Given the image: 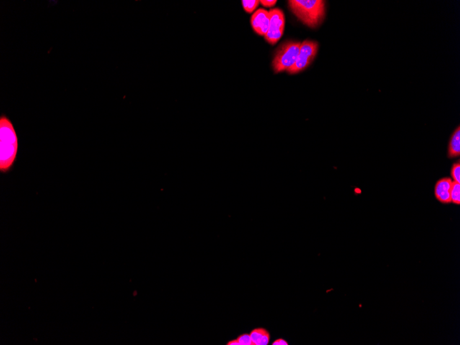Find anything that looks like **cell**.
I'll return each instance as SVG.
<instances>
[{
    "instance_id": "30bf717a",
    "label": "cell",
    "mask_w": 460,
    "mask_h": 345,
    "mask_svg": "<svg viewBox=\"0 0 460 345\" xmlns=\"http://www.w3.org/2000/svg\"><path fill=\"white\" fill-rule=\"evenodd\" d=\"M451 201L456 205L460 204V184L453 181L451 191Z\"/></svg>"
},
{
    "instance_id": "6da1fadb",
    "label": "cell",
    "mask_w": 460,
    "mask_h": 345,
    "mask_svg": "<svg viewBox=\"0 0 460 345\" xmlns=\"http://www.w3.org/2000/svg\"><path fill=\"white\" fill-rule=\"evenodd\" d=\"M18 139L14 125L8 117L0 118V172L6 173L17 157Z\"/></svg>"
},
{
    "instance_id": "7c38bea8",
    "label": "cell",
    "mask_w": 460,
    "mask_h": 345,
    "mask_svg": "<svg viewBox=\"0 0 460 345\" xmlns=\"http://www.w3.org/2000/svg\"><path fill=\"white\" fill-rule=\"evenodd\" d=\"M451 174L452 179L455 182L460 184V161L456 162L452 166Z\"/></svg>"
},
{
    "instance_id": "2e32d148",
    "label": "cell",
    "mask_w": 460,
    "mask_h": 345,
    "mask_svg": "<svg viewBox=\"0 0 460 345\" xmlns=\"http://www.w3.org/2000/svg\"><path fill=\"white\" fill-rule=\"evenodd\" d=\"M226 345H241V344H240L239 343V342L237 341V339H234V340H233V341L228 342V343H227Z\"/></svg>"
},
{
    "instance_id": "52a82bcc",
    "label": "cell",
    "mask_w": 460,
    "mask_h": 345,
    "mask_svg": "<svg viewBox=\"0 0 460 345\" xmlns=\"http://www.w3.org/2000/svg\"><path fill=\"white\" fill-rule=\"evenodd\" d=\"M453 181L451 178H443L439 180L435 186V198L440 203L447 204L451 203V191Z\"/></svg>"
},
{
    "instance_id": "5bb4252c",
    "label": "cell",
    "mask_w": 460,
    "mask_h": 345,
    "mask_svg": "<svg viewBox=\"0 0 460 345\" xmlns=\"http://www.w3.org/2000/svg\"><path fill=\"white\" fill-rule=\"evenodd\" d=\"M260 2L264 7L272 8L276 4L277 1L276 0H261Z\"/></svg>"
},
{
    "instance_id": "5b68a950",
    "label": "cell",
    "mask_w": 460,
    "mask_h": 345,
    "mask_svg": "<svg viewBox=\"0 0 460 345\" xmlns=\"http://www.w3.org/2000/svg\"><path fill=\"white\" fill-rule=\"evenodd\" d=\"M270 16V27L265 36V40L269 44L275 45L283 35L285 29V15L278 8L272 9L269 11Z\"/></svg>"
},
{
    "instance_id": "7a4b0ae2",
    "label": "cell",
    "mask_w": 460,
    "mask_h": 345,
    "mask_svg": "<svg viewBox=\"0 0 460 345\" xmlns=\"http://www.w3.org/2000/svg\"><path fill=\"white\" fill-rule=\"evenodd\" d=\"M289 7L294 16L308 27L321 25L325 16V1L322 0H290Z\"/></svg>"
},
{
    "instance_id": "ba28073f",
    "label": "cell",
    "mask_w": 460,
    "mask_h": 345,
    "mask_svg": "<svg viewBox=\"0 0 460 345\" xmlns=\"http://www.w3.org/2000/svg\"><path fill=\"white\" fill-rule=\"evenodd\" d=\"M249 334L253 345H267L270 343V334L265 329H254Z\"/></svg>"
},
{
    "instance_id": "4fadbf2b",
    "label": "cell",
    "mask_w": 460,
    "mask_h": 345,
    "mask_svg": "<svg viewBox=\"0 0 460 345\" xmlns=\"http://www.w3.org/2000/svg\"><path fill=\"white\" fill-rule=\"evenodd\" d=\"M236 339L241 345H253L250 334H248V333H244L238 337Z\"/></svg>"
},
{
    "instance_id": "9c48e42d",
    "label": "cell",
    "mask_w": 460,
    "mask_h": 345,
    "mask_svg": "<svg viewBox=\"0 0 460 345\" xmlns=\"http://www.w3.org/2000/svg\"><path fill=\"white\" fill-rule=\"evenodd\" d=\"M448 157L453 158L460 156V127H457L450 140L448 150Z\"/></svg>"
},
{
    "instance_id": "3957f363",
    "label": "cell",
    "mask_w": 460,
    "mask_h": 345,
    "mask_svg": "<svg viewBox=\"0 0 460 345\" xmlns=\"http://www.w3.org/2000/svg\"><path fill=\"white\" fill-rule=\"evenodd\" d=\"M301 45V42L288 41L279 47L272 62L276 74L288 70L295 64Z\"/></svg>"
},
{
    "instance_id": "8fae6325",
    "label": "cell",
    "mask_w": 460,
    "mask_h": 345,
    "mask_svg": "<svg viewBox=\"0 0 460 345\" xmlns=\"http://www.w3.org/2000/svg\"><path fill=\"white\" fill-rule=\"evenodd\" d=\"M242 4L245 12H247V14H252L254 12V10L259 6L260 1H258V0H252V1L246 0L245 1V0H244V1H242Z\"/></svg>"
},
{
    "instance_id": "8992f818",
    "label": "cell",
    "mask_w": 460,
    "mask_h": 345,
    "mask_svg": "<svg viewBox=\"0 0 460 345\" xmlns=\"http://www.w3.org/2000/svg\"><path fill=\"white\" fill-rule=\"evenodd\" d=\"M250 22L254 32L258 35L265 37L270 27V14L265 9H258L252 15Z\"/></svg>"
},
{
    "instance_id": "9a60e30c",
    "label": "cell",
    "mask_w": 460,
    "mask_h": 345,
    "mask_svg": "<svg viewBox=\"0 0 460 345\" xmlns=\"http://www.w3.org/2000/svg\"><path fill=\"white\" fill-rule=\"evenodd\" d=\"M288 343L283 338H279V339L276 340L272 345H288Z\"/></svg>"
},
{
    "instance_id": "277c9868",
    "label": "cell",
    "mask_w": 460,
    "mask_h": 345,
    "mask_svg": "<svg viewBox=\"0 0 460 345\" xmlns=\"http://www.w3.org/2000/svg\"><path fill=\"white\" fill-rule=\"evenodd\" d=\"M318 50L319 43L316 41H303L301 43L299 55L296 63L291 68L287 70L289 74H297L306 69L314 60L317 55Z\"/></svg>"
}]
</instances>
